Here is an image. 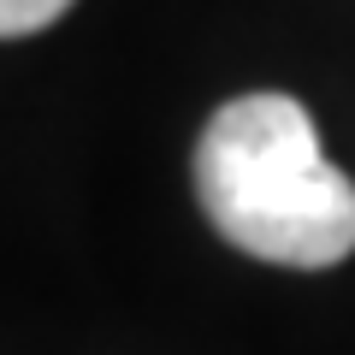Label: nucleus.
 <instances>
[{
    "label": "nucleus",
    "instance_id": "1",
    "mask_svg": "<svg viewBox=\"0 0 355 355\" xmlns=\"http://www.w3.org/2000/svg\"><path fill=\"white\" fill-rule=\"evenodd\" d=\"M196 202L231 249L266 266L326 272L355 254V184L326 160L296 95L225 101L196 142Z\"/></svg>",
    "mask_w": 355,
    "mask_h": 355
},
{
    "label": "nucleus",
    "instance_id": "2",
    "mask_svg": "<svg viewBox=\"0 0 355 355\" xmlns=\"http://www.w3.org/2000/svg\"><path fill=\"white\" fill-rule=\"evenodd\" d=\"M60 12H71V0H0V36L24 42L36 30H48Z\"/></svg>",
    "mask_w": 355,
    "mask_h": 355
}]
</instances>
